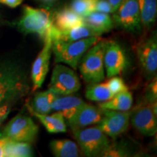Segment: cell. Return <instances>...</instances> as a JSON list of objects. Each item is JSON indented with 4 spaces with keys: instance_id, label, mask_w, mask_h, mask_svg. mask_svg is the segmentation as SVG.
I'll return each mask as SVG.
<instances>
[{
    "instance_id": "obj_1",
    "label": "cell",
    "mask_w": 157,
    "mask_h": 157,
    "mask_svg": "<svg viewBox=\"0 0 157 157\" xmlns=\"http://www.w3.org/2000/svg\"><path fill=\"white\" fill-rule=\"evenodd\" d=\"M31 90L29 71L15 58H0V105H13Z\"/></svg>"
},
{
    "instance_id": "obj_2",
    "label": "cell",
    "mask_w": 157,
    "mask_h": 157,
    "mask_svg": "<svg viewBox=\"0 0 157 157\" xmlns=\"http://www.w3.org/2000/svg\"><path fill=\"white\" fill-rule=\"evenodd\" d=\"M101 39V36H91L69 42L52 41L55 62L65 64L76 70L84 53Z\"/></svg>"
},
{
    "instance_id": "obj_3",
    "label": "cell",
    "mask_w": 157,
    "mask_h": 157,
    "mask_svg": "<svg viewBox=\"0 0 157 157\" xmlns=\"http://www.w3.org/2000/svg\"><path fill=\"white\" fill-rule=\"evenodd\" d=\"M15 25L23 34H36L44 40L53 25V15L50 10L25 5L22 16Z\"/></svg>"
},
{
    "instance_id": "obj_4",
    "label": "cell",
    "mask_w": 157,
    "mask_h": 157,
    "mask_svg": "<svg viewBox=\"0 0 157 157\" xmlns=\"http://www.w3.org/2000/svg\"><path fill=\"white\" fill-rule=\"evenodd\" d=\"M104 40H101L84 53L78 63V69L82 78L88 84L102 82L105 78L103 63Z\"/></svg>"
},
{
    "instance_id": "obj_5",
    "label": "cell",
    "mask_w": 157,
    "mask_h": 157,
    "mask_svg": "<svg viewBox=\"0 0 157 157\" xmlns=\"http://www.w3.org/2000/svg\"><path fill=\"white\" fill-rule=\"evenodd\" d=\"M74 138L84 156H103L110 146L109 137L98 126L73 131Z\"/></svg>"
},
{
    "instance_id": "obj_6",
    "label": "cell",
    "mask_w": 157,
    "mask_h": 157,
    "mask_svg": "<svg viewBox=\"0 0 157 157\" xmlns=\"http://www.w3.org/2000/svg\"><path fill=\"white\" fill-rule=\"evenodd\" d=\"M80 87V80L73 68L63 63L55 66L49 90L58 95H69L76 93Z\"/></svg>"
},
{
    "instance_id": "obj_7",
    "label": "cell",
    "mask_w": 157,
    "mask_h": 157,
    "mask_svg": "<svg viewBox=\"0 0 157 157\" xmlns=\"http://www.w3.org/2000/svg\"><path fill=\"white\" fill-rule=\"evenodd\" d=\"M2 131L12 140L31 144L36 139L39 127L30 117L19 113L9 121Z\"/></svg>"
},
{
    "instance_id": "obj_8",
    "label": "cell",
    "mask_w": 157,
    "mask_h": 157,
    "mask_svg": "<svg viewBox=\"0 0 157 157\" xmlns=\"http://www.w3.org/2000/svg\"><path fill=\"white\" fill-rule=\"evenodd\" d=\"M157 103H144L130 111L129 122L144 136H154L157 132Z\"/></svg>"
},
{
    "instance_id": "obj_9",
    "label": "cell",
    "mask_w": 157,
    "mask_h": 157,
    "mask_svg": "<svg viewBox=\"0 0 157 157\" xmlns=\"http://www.w3.org/2000/svg\"><path fill=\"white\" fill-rule=\"evenodd\" d=\"M137 56L144 76L148 81L157 74V36L154 31L150 36L138 43Z\"/></svg>"
},
{
    "instance_id": "obj_10",
    "label": "cell",
    "mask_w": 157,
    "mask_h": 157,
    "mask_svg": "<svg viewBox=\"0 0 157 157\" xmlns=\"http://www.w3.org/2000/svg\"><path fill=\"white\" fill-rule=\"evenodd\" d=\"M113 14V21L118 26L133 34L140 32L142 25L137 0H122Z\"/></svg>"
},
{
    "instance_id": "obj_11",
    "label": "cell",
    "mask_w": 157,
    "mask_h": 157,
    "mask_svg": "<svg viewBox=\"0 0 157 157\" xmlns=\"http://www.w3.org/2000/svg\"><path fill=\"white\" fill-rule=\"evenodd\" d=\"M103 110V117L97 126L108 137L115 139L127 132L129 126L130 111Z\"/></svg>"
},
{
    "instance_id": "obj_12",
    "label": "cell",
    "mask_w": 157,
    "mask_h": 157,
    "mask_svg": "<svg viewBox=\"0 0 157 157\" xmlns=\"http://www.w3.org/2000/svg\"><path fill=\"white\" fill-rule=\"evenodd\" d=\"M50 30L43 40L44 46L35 59L31 67L30 76L33 90L41 88L48 74L50 57L52 54V38Z\"/></svg>"
},
{
    "instance_id": "obj_13",
    "label": "cell",
    "mask_w": 157,
    "mask_h": 157,
    "mask_svg": "<svg viewBox=\"0 0 157 157\" xmlns=\"http://www.w3.org/2000/svg\"><path fill=\"white\" fill-rule=\"evenodd\" d=\"M103 63L108 78L121 74L126 67V56L120 44L116 41L104 42Z\"/></svg>"
},
{
    "instance_id": "obj_14",
    "label": "cell",
    "mask_w": 157,
    "mask_h": 157,
    "mask_svg": "<svg viewBox=\"0 0 157 157\" xmlns=\"http://www.w3.org/2000/svg\"><path fill=\"white\" fill-rule=\"evenodd\" d=\"M102 117L103 110L84 102L74 115L67 119L68 125L72 131H75L90 125L98 124Z\"/></svg>"
},
{
    "instance_id": "obj_15",
    "label": "cell",
    "mask_w": 157,
    "mask_h": 157,
    "mask_svg": "<svg viewBox=\"0 0 157 157\" xmlns=\"http://www.w3.org/2000/svg\"><path fill=\"white\" fill-rule=\"evenodd\" d=\"M50 34L52 41L66 42H74L91 36H101L85 23L66 31L58 30L53 25L50 30Z\"/></svg>"
},
{
    "instance_id": "obj_16",
    "label": "cell",
    "mask_w": 157,
    "mask_h": 157,
    "mask_svg": "<svg viewBox=\"0 0 157 157\" xmlns=\"http://www.w3.org/2000/svg\"><path fill=\"white\" fill-rule=\"evenodd\" d=\"M84 103L80 98L69 95H58L52 103V111H60L65 119H68L74 115L78 108Z\"/></svg>"
},
{
    "instance_id": "obj_17",
    "label": "cell",
    "mask_w": 157,
    "mask_h": 157,
    "mask_svg": "<svg viewBox=\"0 0 157 157\" xmlns=\"http://www.w3.org/2000/svg\"><path fill=\"white\" fill-rule=\"evenodd\" d=\"M84 17L76 14L71 9H61L53 15V25L60 31H66L84 24Z\"/></svg>"
},
{
    "instance_id": "obj_18",
    "label": "cell",
    "mask_w": 157,
    "mask_h": 157,
    "mask_svg": "<svg viewBox=\"0 0 157 157\" xmlns=\"http://www.w3.org/2000/svg\"><path fill=\"white\" fill-rule=\"evenodd\" d=\"M84 22L93 29L100 36L109 32L113 28V21L109 14L99 12H92L84 17Z\"/></svg>"
},
{
    "instance_id": "obj_19",
    "label": "cell",
    "mask_w": 157,
    "mask_h": 157,
    "mask_svg": "<svg viewBox=\"0 0 157 157\" xmlns=\"http://www.w3.org/2000/svg\"><path fill=\"white\" fill-rule=\"evenodd\" d=\"M30 112L39 119L48 132L64 133L67 130L66 119L60 111H56L52 114H40L31 111Z\"/></svg>"
},
{
    "instance_id": "obj_20",
    "label": "cell",
    "mask_w": 157,
    "mask_h": 157,
    "mask_svg": "<svg viewBox=\"0 0 157 157\" xmlns=\"http://www.w3.org/2000/svg\"><path fill=\"white\" fill-rule=\"evenodd\" d=\"M58 95L50 90L37 92L33 98L31 106L28 105L29 111L40 114H48L52 111V103Z\"/></svg>"
},
{
    "instance_id": "obj_21",
    "label": "cell",
    "mask_w": 157,
    "mask_h": 157,
    "mask_svg": "<svg viewBox=\"0 0 157 157\" xmlns=\"http://www.w3.org/2000/svg\"><path fill=\"white\" fill-rule=\"evenodd\" d=\"M132 103V95L128 90V91L116 94L109 101L99 103L98 107L102 109L126 111L130 110Z\"/></svg>"
},
{
    "instance_id": "obj_22",
    "label": "cell",
    "mask_w": 157,
    "mask_h": 157,
    "mask_svg": "<svg viewBox=\"0 0 157 157\" xmlns=\"http://www.w3.org/2000/svg\"><path fill=\"white\" fill-rule=\"evenodd\" d=\"M50 149L56 157H77L79 156V148L74 141L68 139H59L50 143Z\"/></svg>"
},
{
    "instance_id": "obj_23",
    "label": "cell",
    "mask_w": 157,
    "mask_h": 157,
    "mask_svg": "<svg viewBox=\"0 0 157 157\" xmlns=\"http://www.w3.org/2000/svg\"><path fill=\"white\" fill-rule=\"evenodd\" d=\"M140 9L141 25L149 29L155 23L157 16V0H137Z\"/></svg>"
},
{
    "instance_id": "obj_24",
    "label": "cell",
    "mask_w": 157,
    "mask_h": 157,
    "mask_svg": "<svg viewBox=\"0 0 157 157\" xmlns=\"http://www.w3.org/2000/svg\"><path fill=\"white\" fill-rule=\"evenodd\" d=\"M114 95L109 90L106 83H96L90 84L85 92V97L89 101L98 102L107 101Z\"/></svg>"
},
{
    "instance_id": "obj_25",
    "label": "cell",
    "mask_w": 157,
    "mask_h": 157,
    "mask_svg": "<svg viewBox=\"0 0 157 157\" xmlns=\"http://www.w3.org/2000/svg\"><path fill=\"white\" fill-rule=\"evenodd\" d=\"M34 156L31 143L10 141L6 148V157H31Z\"/></svg>"
},
{
    "instance_id": "obj_26",
    "label": "cell",
    "mask_w": 157,
    "mask_h": 157,
    "mask_svg": "<svg viewBox=\"0 0 157 157\" xmlns=\"http://www.w3.org/2000/svg\"><path fill=\"white\" fill-rule=\"evenodd\" d=\"M132 154V149L127 143H111L103 156H130Z\"/></svg>"
},
{
    "instance_id": "obj_27",
    "label": "cell",
    "mask_w": 157,
    "mask_h": 157,
    "mask_svg": "<svg viewBox=\"0 0 157 157\" xmlns=\"http://www.w3.org/2000/svg\"><path fill=\"white\" fill-rule=\"evenodd\" d=\"M96 0H72L70 8L76 14L85 17L93 12V6Z\"/></svg>"
},
{
    "instance_id": "obj_28",
    "label": "cell",
    "mask_w": 157,
    "mask_h": 157,
    "mask_svg": "<svg viewBox=\"0 0 157 157\" xmlns=\"http://www.w3.org/2000/svg\"><path fill=\"white\" fill-rule=\"evenodd\" d=\"M109 78V81L106 82V84L109 90H111V92L113 95H116V94L119 93H122V92L128 91L129 90L124 82L119 76H117V75L111 76V77Z\"/></svg>"
},
{
    "instance_id": "obj_29",
    "label": "cell",
    "mask_w": 157,
    "mask_h": 157,
    "mask_svg": "<svg viewBox=\"0 0 157 157\" xmlns=\"http://www.w3.org/2000/svg\"><path fill=\"white\" fill-rule=\"evenodd\" d=\"M150 83L146 87L145 92V98L146 103H157V79L156 77L151 80Z\"/></svg>"
},
{
    "instance_id": "obj_30",
    "label": "cell",
    "mask_w": 157,
    "mask_h": 157,
    "mask_svg": "<svg viewBox=\"0 0 157 157\" xmlns=\"http://www.w3.org/2000/svg\"><path fill=\"white\" fill-rule=\"evenodd\" d=\"M93 12L113 14L115 11L111 4L107 0H96L93 6Z\"/></svg>"
},
{
    "instance_id": "obj_31",
    "label": "cell",
    "mask_w": 157,
    "mask_h": 157,
    "mask_svg": "<svg viewBox=\"0 0 157 157\" xmlns=\"http://www.w3.org/2000/svg\"><path fill=\"white\" fill-rule=\"evenodd\" d=\"M10 141L2 130H0V157H6V148Z\"/></svg>"
},
{
    "instance_id": "obj_32",
    "label": "cell",
    "mask_w": 157,
    "mask_h": 157,
    "mask_svg": "<svg viewBox=\"0 0 157 157\" xmlns=\"http://www.w3.org/2000/svg\"><path fill=\"white\" fill-rule=\"evenodd\" d=\"M11 106L12 105L10 104H4V105H0V126L5 121L9 113H10Z\"/></svg>"
},
{
    "instance_id": "obj_33",
    "label": "cell",
    "mask_w": 157,
    "mask_h": 157,
    "mask_svg": "<svg viewBox=\"0 0 157 157\" xmlns=\"http://www.w3.org/2000/svg\"><path fill=\"white\" fill-rule=\"evenodd\" d=\"M23 0H0V4L6 5L11 8H15L21 5Z\"/></svg>"
},
{
    "instance_id": "obj_34",
    "label": "cell",
    "mask_w": 157,
    "mask_h": 157,
    "mask_svg": "<svg viewBox=\"0 0 157 157\" xmlns=\"http://www.w3.org/2000/svg\"><path fill=\"white\" fill-rule=\"evenodd\" d=\"M107 1L111 4V6L113 7V10H114V11H116L117 10V9L118 8V7L120 5L121 2H122V0H107Z\"/></svg>"
},
{
    "instance_id": "obj_35",
    "label": "cell",
    "mask_w": 157,
    "mask_h": 157,
    "mask_svg": "<svg viewBox=\"0 0 157 157\" xmlns=\"http://www.w3.org/2000/svg\"><path fill=\"white\" fill-rule=\"evenodd\" d=\"M42 1L44 2H52L53 0H42Z\"/></svg>"
},
{
    "instance_id": "obj_36",
    "label": "cell",
    "mask_w": 157,
    "mask_h": 157,
    "mask_svg": "<svg viewBox=\"0 0 157 157\" xmlns=\"http://www.w3.org/2000/svg\"><path fill=\"white\" fill-rule=\"evenodd\" d=\"M2 21V17H1V15H0V22Z\"/></svg>"
}]
</instances>
